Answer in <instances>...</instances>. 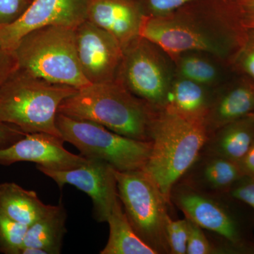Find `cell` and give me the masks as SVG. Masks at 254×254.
I'll list each match as a JSON object with an SVG mask.
<instances>
[{
	"label": "cell",
	"mask_w": 254,
	"mask_h": 254,
	"mask_svg": "<svg viewBox=\"0 0 254 254\" xmlns=\"http://www.w3.org/2000/svg\"><path fill=\"white\" fill-rule=\"evenodd\" d=\"M159 50L153 43L138 37L124 50L117 76L132 94L153 108L164 106L172 83Z\"/></svg>",
	"instance_id": "7"
},
{
	"label": "cell",
	"mask_w": 254,
	"mask_h": 254,
	"mask_svg": "<svg viewBox=\"0 0 254 254\" xmlns=\"http://www.w3.org/2000/svg\"><path fill=\"white\" fill-rule=\"evenodd\" d=\"M194 0H144L146 15H166Z\"/></svg>",
	"instance_id": "29"
},
{
	"label": "cell",
	"mask_w": 254,
	"mask_h": 254,
	"mask_svg": "<svg viewBox=\"0 0 254 254\" xmlns=\"http://www.w3.org/2000/svg\"><path fill=\"white\" fill-rule=\"evenodd\" d=\"M239 14L234 19L241 26L254 28V0H237Z\"/></svg>",
	"instance_id": "31"
},
{
	"label": "cell",
	"mask_w": 254,
	"mask_h": 254,
	"mask_svg": "<svg viewBox=\"0 0 254 254\" xmlns=\"http://www.w3.org/2000/svg\"><path fill=\"white\" fill-rule=\"evenodd\" d=\"M27 133L0 120V149L12 145Z\"/></svg>",
	"instance_id": "32"
},
{
	"label": "cell",
	"mask_w": 254,
	"mask_h": 254,
	"mask_svg": "<svg viewBox=\"0 0 254 254\" xmlns=\"http://www.w3.org/2000/svg\"><path fill=\"white\" fill-rule=\"evenodd\" d=\"M205 125L182 118L166 107L153 108L149 125L151 151L143 170L170 203L175 184L188 171L206 144Z\"/></svg>",
	"instance_id": "1"
},
{
	"label": "cell",
	"mask_w": 254,
	"mask_h": 254,
	"mask_svg": "<svg viewBox=\"0 0 254 254\" xmlns=\"http://www.w3.org/2000/svg\"><path fill=\"white\" fill-rule=\"evenodd\" d=\"M164 107L205 126L210 108L204 86L182 77L172 82Z\"/></svg>",
	"instance_id": "16"
},
{
	"label": "cell",
	"mask_w": 254,
	"mask_h": 254,
	"mask_svg": "<svg viewBox=\"0 0 254 254\" xmlns=\"http://www.w3.org/2000/svg\"><path fill=\"white\" fill-rule=\"evenodd\" d=\"M41 201L36 192L14 182L0 184V211L15 221L30 226L51 208Z\"/></svg>",
	"instance_id": "18"
},
{
	"label": "cell",
	"mask_w": 254,
	"mask_h": 254,
	"mask_svg": "<svg viewBox=\"0 0 254 254\" xmlns=\"http://www.w3.org/2000/svg\"><path fill=\"white\" fill-rule=\"evenodd\" d=\"M249 118H250L251 119H252V120H254V111L253 113H251L250 115H249Z\"/></svg>",
	"instance_id": "34"
},
{
	"label": "cell",
	"mask_w": 254,
	"mask_h": 254,
	"mask_svg": "<svg viewBox=\"0 0 254 254\" xmlns=\"http://www.w3.org/2000/svg\"><path fill=\"white\" fill-rule=\"evenodd\" d=\"M239 164L245 176L254 178V141Z\"/></svg>",
	"instance_id": "33"
},
{
	"label": "cell",
	"mask_w": 254,
	"mask_h": 254,
	"mask_svg": "<svg viewBox=\"0 0 254 254\" xmlns=\"http://www.w3.org/2000/svg\"><path fill=\"white\" fill-rule=\"evenodd\" d=\"M74 31L78 63L87 81L100 83L116 80L124 55L120 43L88 20Z\"/></svg>",
	"instance_id": "11"
},
{
	"label": "cell",
	"mask_w": 254,
	"mask_h": 254,
	"mask_svg": "<svg viewBox=\"0 0 254 254\" xmlns=\"http://www.w3.org/2000/svg\"><path fill=\"white\" fill-rule=\"evenodd\" d=\"M77 90L18 68L0 87V120L25 133H47L62 138L56 125L58 110Z\"/></svg>",
	"instance_id": "3"
},
{
	"label": "cell",
	"mask_w": 254,
	"mask_h": 254,
	"mask_svg": "<svg viewBox=\"0 0 254 254\" xmlns=\"http://www.w3.org/2000/svg\"><path fill=\"white\" fill-rule=\"evenodd\" d=\"M28 228L0 211V253L21 254Z\"/></svg>",
	"instance_id": "24"
},
{
	"label": "cell",
	"mask_w": 254,
	"mask_h": 254,
	"mask_svg": "<svg viewBox=\"0 0 254 254\" xmlns=\"http://www.w3.org/2000/svg\"><path fill=\"white\" fill-rule=\"evenodd\" d=\"M231 195L254 209V178L244 176L231 187Z\"/></svg>",
	"instance_id": "28"
},
{
	"label": "cell",
	"mask_w": 254,
	"mask_h": 254,
	"mask_svg": "<svg viewBox=\"0 0 254 254\" xmlns=\"http://www.w3.org/2000/svg\"><path fill=\"white\" fill-rule=\"evenodd\" d=\"M110 235L100 254H156L133 230L119 199L108 220Z\"/></svg>",
	"instance_id": "20"
},
{
	"label": "cell",
	"mask_w": 254,
	"mask_h": 254,
	"mask_svg": "<svg viewBox=\"0 0 254 254\" xmlns=\"http://www.w3.org/2000/svg\"><path fill=\"white\" fill-rule=\"evenodd\" d=\"M254 141V120L249 117L219 128L210 145L212 156L240 163Z\"/></svg>",
	"instance_id": "19"
},
{
	"label": "cell",
	"mask_w": 254,
	"mask_h": 254,
	"mask_svg": "<svg viewBox=\"0 0 254 254\" xmlns=\"http://www.w3.org/2000/svg\"><path fill=\"white\" fill-rule=\"evenodd\" d=\"M180 77L201 86L213 84L219 77L218 68L203 57L190 53L182 55L176 60Z\"/></svg>",
	"instance_id": "23"
},
{
	"label": "cell",
	"mask_w": 254,
	"mask_h": 254,
	"mask_svg": "<svg viewBox=\"0 0 254 254\" xmlns=\"http://www.w3.org/2000/svg\"><path fill=\"white\" fill-rule=\"evenodd\" d=\"M74 30L49 26L29 32L14 50L20 69L50 83L76 89L90 84L78 63Z\"/></svg>",
	"instance_id": "4"
},
{
	"label": "cell",
	"mask_w": 254,
	"mask_h": 254,
	"mask_svg": "<svg viewBox=\"0 0 254 254\" xmlns=\"http://www.w3.org/2000/svg\"><path fill=\"white\" fill-rule=\"evenodd\" d=\"M64 143L63 138L50 133H27L12 145L0 149V165L31 162L49 170L64 171L88 163L86 157L68 152Z\"/></svg>",
	"instance_id": "12"
},
{
	"label": "cell",
	"mask_w": 254,
	"mask_h": 254,
	"mask_svg": "<svg viewBox=\"0 0 254 254\" xmlns=\"http://www.w3.org/2000/svg\"><path fill=\"white\" fill-rule=\"evenodd\" d=\"M139 36L176 60L182 55L195 52L222 56L232 47L198 23L170 14L143 15Z\"/></svg>",
	"instance_id": "8"
},
{
	"label": "cell",
	"mask_w": 254,
	"mask_h": 254,
	"mask_svg": "<svg viewBox=\"0 0 254 254\" xmlns=\"http://www.w3.org/2000/svg\"><path fill=\"white\" fill-rule=\"evenodd\" d=\"M166 231L170 254H186L189 237L188 220L186 218L173 220L169 218Z\"/></svg>",
	"instance_id": "25"
},
{
	"label": "cell",
	"mask_w": 254,
	"mask_h": 254,
	"mask_svg": "<svg viewBox=\"0 0 254 254\" xmlns=\"http://www.w3.org/2000/svg\"><path fill=\"white\" fill-rule=\"evenodd\" d=\"M88 3L89 0H32L21 17L0 25V48L14 51L23 36L38 28H76L87 20Z\"/></svg>",
	"instance_id": "9"
},
{
	"label": "cell",
	"mask_w": 254,
	"mask_h": 254,
	"mask_svg": "<svg viewBox=\"0 0 254 254\" xmlns=\"http://www.w3.org/2000/svg\"><path fill=\"white\" fill-rule=\"evenodd\" d=\"M118 197L137 235L157 254L170 253L167 224L169 203L143 170H115Z\"/></svg>",
	"instance_id": "5"
},
{
	"label": "cell",
	"mask_w": 254,
	"mask_h": 254,
	"mask_svg": "<svg viewBox=\"0 0 254 254\" xmlns=\"http://www.w3.org/2000/svg\"><path fill=\"white\" fill-rule=\"evenodd\" d=\"M173 201L186 215L202 229L217 234L232 245L242 243L238 223L232 214L219 202L190 186L173 189Z\"/></svg>",
	"instance_id": "13"
},
{
	"label": "cell",
	"mask_w": 254,
	"mask_h": 254,
	"mask_svg": "<svg viewBox=\"0 0 254 254\" xmlns=\"http://www.w3.org/2000/svg\"><path fill=\"white\" fill-rule=\"evenodd\" d=\"M230 63L237 72L254 83V28L237 26Z\"/></svg>",
	"instance_id": "22"
},
{
	"label": "cell",
	"mask_w": 254,
	"mask_h": 254,
	"mask_svg": "<svg viewBox=\"0 0 254 254\" xmlns=\"http://www.w3.org/2000/svg\"><path fill=\"white\" fill-rule=\"evenodd\" d=\"M188 220L189 237L187 254H208L213 253V249L209 243L201 227Z\"/></svg>",
	"instance_id": "26"
},
{
	"label": "cell",
	"mask_w": 254,
	"mask_h": 254,
	"mask_svg": "<svg viewBox=\"0 0 254 254\" xmlns=\"http://www.w3.org/2000/svg\"><path fill=\"white\" fill-rule=\"evenodd\" d=\"M56 125L64 142L87 158L98 159L119 171L143 170L149 158L151 141L115 133L99 124L58 113Z\"/></svg>",
	"instance_id": "6"
},
{
	"label": "cell",
	"mask_w": 254,
	"mask_h": 254,
	"mask_svg": "<svg viewBox=\"0 0 254 254\" xmlns=\"http://www.w3.org/2000/svg\"><path fill=\"white\" fill-rule=\"evenodd\" d=\"M143 15L133 0H89L87 20L109 33L125 50L139 37Z\"/></svg>",
	"instance_id": "14"
},
{
	"label": "cell",
	"mask_w": 254,
	"mask_h": 254,
	"mask_svg": "<svg viewBox=\"0 0 254 254\" xmlns=\"http://www.w3.org/2000/svg\"><path fill=\"white\" fill-rule=\"evenodd\" d=\"M67 212L61 201L52 205L42 218L28 226L23 247L39 249L46 254L62 253L64 237L67 232Z\"/></svg>",
	"instance_id": "17"
},
{
	"label": "cell",
	"mask_w": 254,
	"mask_h": 254,
	"mask_svg": "<svg viewBox=\"0 0 254 254\" xmlns=\"http://www.w3.org/2000/svg\"><path fill=\"white\" fill-rule=\"evenodd\" d=\"M32 0H0V25L9 24L21 17Z\"/></svg>",
	"instance_id": "27"
},
{
	"label": "cell",
	"mask_w": 254,
	"mask_h": 254,
	"mask_svg": "<svg viewBox=\"0 0 254 254\" xmlns=\"http://www.w3.org/2000/svg\"><path fill=\"white\" fill-rule=\"evenodd\" d=\"M244 176L240 164L218 156L209 159L201 173L205 185L217 190L231 188Z\"/></svg>",
	"instance_id": "21"
},
{
	"label": "cell",
	"mask_w": 254,
	"mask_h": 254,
	"mask_svg": "<svg viewBox=\"0 0 254 254\" xmlns=\"http://www.w3.org/2000/svg\"><path fill=\"white\" fill-rule=\"evenodd\" d=\"M37 169L52 179L60 189L64 185H72L86 193L93 202V217L96 221L107 222L120 199L115 168L98 159L88 158L85 165L64 171L49 170L38 165Z\"/></svg>",
	"instance_id": "10"
},
{
	"label": "cell",
	"mask_w": 254,
	"mask_h": 254,
	"mask_svg": "<svg viewBox=\"0 0 254 254\" xmlns=\"http://www.w3.org/2000/svg\"><path fill=\"white\" fill-rule=\"evenodd\" d=\"M254 111V83L243 77L227 88L210 105L206 120L207 130L222 127L247 118Z\"/></svg>",
	"instance_id": "15"
},
{
	"label": "cell",
	"mask_w": 254,
	"mask_h": 254,
	"mask_svg": "<svg viewBox=\"0 0 254 254\" xmlns=\"http://www.w3.org/2000/svg\"><path fill=\"white\" fill-rule=\"evenodd\" d=\"M19 68L14 51L0 48V87Z\"/></svg>",
	"instance_id": "30"
},
{
	"label": "cell",
	"mask_w": 254,
	"mask_h": 254,
	"mask_svg": "<svg viewBox=\"0 0 254 254\" xmlns=\"http://www.w3.org/2000/svg\"><path fill=\"white\" fill-rule=\"evenodd\" d=\"M153 107L137 98L118 80L90 83L60 105L58 113L88 120L123 136L150 141Z\"/></svg>",
	"instance_id": "2"
}]
</instances>
